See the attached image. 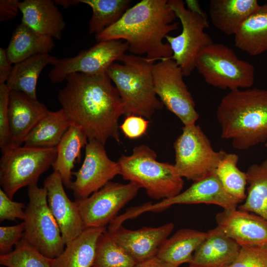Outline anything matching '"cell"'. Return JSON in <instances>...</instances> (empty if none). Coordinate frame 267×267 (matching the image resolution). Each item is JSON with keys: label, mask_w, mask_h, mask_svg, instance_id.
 I'll return each instance as SVG.
<instances>
[{"label": "cell", "mask_w": 267, "mask_h": 267, "mask_svg": "<svg viewBox=\"0 0 267 267\" xmlns=\"http://www.w3.org/2000/svg\"><path fill=\"white\" fill-rule=\"evenodd\" d=\"M88 141L82 166L78 171L72 172L75 179L70 189L76 201L89 197L120 175L117 161L108 157L105 145L95 140Z\"/></svg>", "instance_id": "14"}, {"label": "cell", "mask_w": 267, "mask_h": 267, "mask_svg": "<svg viewBox=\"0 0 267 267\" xmlns=\"http://www.w3.org/2000/svg\"><path fill=\"white\" fill-rule=\"evenodd\" d=\"M49 111L44 104L26 94L11 90L8 100L9 147L7 149L22 146L24 139Z\"/></svg>", "instance_id": "19"}, {"label": "cell", "mask_w": 267, "mask_h": 267, "mask_svg": "<svg viewBox=\"0 0 267 267\" xmlns=\"http://www.w3.org/2000/svg\"><path fill=\"white\" fill-rule=\"evenodd\" d=\"M126 117L119 128L126 137L136 139L145 134L149 121L137 115H132Z\"/></svg>", "instance_id": "39"}, {"label": "cell", "mask_w": 267, "mask_h": 267, "mask_svg": "<svg viewBox=\"0 0 267 267\" xmlns=\"http://www.w3.org/2000/svg\"><path fill=\"white\" fill-rule=\"evenodd\" d=\"M175 227L169 222L156 227H144L137 230L127 229L120 225L107 232L137 263L156 257L165 241Z\"/></svg>", "instance_id": "18"}, {"label": "cell", "mask_w": 267, "mask_h": 267, "mask_svg": "<svg viewBox=\"0 0 267 267\" xmlns=\"http://www.w3.org/2000/svg\"><path fill=\"white\" fill-rule=\"evenodd\" d=\"M128 49V44L122 40L97 42L91 47L81 50L75 56L59 59L49 72L48 77L52 83L56 84L75 73L87 75L105 73L114 61L120 60Z\"/></svg>", "instance_id": "13"}, {"label": "cell", "mask_w": 267, "mask_h": 267, "mask_svg": "<svg viewBox=\"0 0 267 267\" xmlns=\"http://www.w3.org/2000/svg\"><path fill=\"white\" fill-rule=\"evenodd\" d=\"M207 234V232L195 229H180L165 241L156 257L178 267L183 263L189 264L194 252Z\"/></svg>", "instance_id": "28"}, {"label": "cell", "mask_w": 267, "mask_h": 267, "mask_svg": "<svg viewBox=\"0 0 267 267\" xmlns=\"http://www.w3.org/2000/svg\"><path fill=\"white\" fill-rule=\"evenodd\" d=\"M54 46L52 38L21 22L13 30L6 50L9 61L15 64L34 55L49 53Z\"/></svg>", "instance_id": "23"}, {"label": "cell", "mask_w": 267, "mask_h": 267, "mask_svg": "<svg viewBox=\"0 0 267 267\" xmlns=\"http://www.w3.org/2000/svg\"><path fill=\"white\" fill-rule=\"evenodd\" d=\"M1 153L0 184L5 193L13 199L21 188L37 184L40 176L54 163L57 149L23 145Z\"/></svg>", "instance_id": "9"}, {"label": "cell", "mask_w": 267, "mask_h": 267, "mask_svg": "<svg viewBox=\"0 0 267 267\" xmlns=\"http://www.w3.org/2000/svg\"><path fill=\"white\" fill-rule=\"evenodd\" d=\"M152 75L155 91L163 105L184 126L195 124L199 115L184 76L175 61L169 57L155 63Z\"/></svg>", "instance_id": "11"}, {"label": "cell", "mask_w": 267, "mask_h": 267, "mask_svg": "<svg viewBox=\"0 0 267 267\" xmlns=\"http://www.w3.org/2000/svg\"><path fill=\"white\" fill-rule=\"evenodd\" d=\"M175 167L182 178L193 182L215 172L226 152L215 150L198 125L184 126L174 143Z\"/></svg>", "instance_id": "10"}, {"label": "cell", "mask_w": 267, "mask_h": 267, "mask_svg": "<svg viewBox=\"0 0 267 267\" xmlns=\"http://www.w3.org/2000/svg\"><path fill=\"white\" fill-rule=\"evenodd\" d=\"M246 173L248 184L246 197L238 209L267 220V159L250 165Z\"/></svg>", "instance_id": "30"}, {"label": "cell", "mask_w": 267, "mask_h": 267, "mask_svg": "<svg viewBox=\"0 0 267 267\" xmlns=\"http://www.w3.org/2000/svg\"><path fill=\"white\" fill-rule=\"evenodd\" d=\"M52 260L28 245L23 238L13 251L0 256V264L7 267H51Z\"/></svg>", "instance_id": "34"}, {"label": "cell", "mask_w": 267, "mask_h": 267, "mask_svg": "<svg viewBox=\"0 0 267 267\" xmlns=\"http://www.w3.org/2000/svg\"><path fill=\"white\" fill-rule=\"evenodd\" d=\"M19 0H0V21H8L14 18L20 11Z\"/></svg>", "instance_id": "40"}, {"label": "cell", "mask_w": 267, "mask_h": 267, "mask_svg": "<svg viewBox=\"0 0 267 267\" xmlns=\"http://www.w3.org/2000/svg\"><path fill=\"white\" fill-rule=\"evenodd\" d=\"M105 230V227L85 228L52 259L51 267H92L98 239Z\"/></svg>", "instance_id": "24"}, {"label": "cell", "mask_w": 267, "mask_h": 267, "mask_svg": "<svg viewBox=\"0 0 267 267\" xmlns=\"http://www.w3.org/2000/svg\"><path fill=\"white\" fill-rule=\"evenodd\" d=\"M134 267H178L165 262L156 257L147 261L137 263Z\"/></svg>", "instance_id": "42"}, {"label": "cell", "mask_w": 267, "mask_h": 267, "mask_svg": "<svg viewBox=\"0 0 267 267\" xmlns=\"http://www.w3.org/2000/svg\"><path fill=\"white\" fill-rule=\"evenodd\" d=\"M26 206L21 202L14 201L0 189V221H16L23 220Z\"/></svg>", "instance_id": "38"}, {"label": "cell", "mask_w": 267, "mask_h": 267, "mask_svg": "<svg viewBox=\"0 0 267 267\" xmlns=\"http://www.w3.org/2000/svg\"><path fill=\"white\" fill-rule=\"evenodd\" d=\"M136 262L111 237L107 230L99 237L92 267H134Z\"/></svg>", "instance_id": "33"}, {"label": "cell", "mask_w": 267, "mask_h": 267, "mask_svg": "<svg viewBox=\"0 0 267 267\" xmlns=\"http://www.w3.org/2000/svg\"><path fill=\"white\" fill-rule=\"evenodd\" d=\"M28 196L22 238L45 257L54 259L62 253L66 245L58 223L48 207L47 191L44 187L33 184L28 186Z\"/></svg>", "instance_id": "8"}, {"label": "cell", "mask_w": 267, "mask_h": 267, "mask_svg": "<svg viewBox=\"0 0 267 267\" xmlns=\"http://www.w3.org/2000/svg\"><path fill=\"white\" fill-rule=\"evenodd\" d=\"M265 147L266 148H267V141L266 142V143H265Z\"/></svg>", "instance_id": "45"}, {"label": "cell", "mask_w": 267, "mask_h": 267, "mask_svg": "<svg viewBox=\"0 0 267 267\" xmlns=\"http://www.w3.org/2000/svg\"><path fill=\"white\" fill-rule=\"evenodd\" d=\"M84 132L79 126L71 124L56 147L57 156L52 167L57 172L64 185L70 189L72 182V170L81 160V151L88 142Z\"/></svg>", "instance_id": "25"}, {"label": "cell", "mask_w": 267, "mask_h": 267, "mask_svg": "<svg viewBox=\"0 0 267 267\" xmlns=\"http://www.w3.org/2000/svg\"><path fill=\"white\" fill-rule=\"evenodd\" d=\"M117 162L123 179L143 188L151 198L168 199L182 192L183 179L174 165L158 161L156 152L146 145L134 147L131 155H122Z\"/></svg>", "instance_id": "5"}, {"label": "cell", "mask_w": 267, "mask_h": 267, "mask_svg": "<svg viewBox=\"0 0 267 267\" xmlns=\"http://www.w3.org/2000/svg\"><path fill=\"white\" fill-rule=\"evenodd\" d=\"M79 2L92 9L89 32L95 35L119 21L131 7V3L130 0H79Z\"/></svg>", "instance_id": "31"}, {"label": "cell", "mask_w": 267, "mask_h": 267, "mask_svg": "<svg viewBox=\"0 0 267 267\" xmlns=\"http://www.w3.org/2000/svg\"><path fill=\"white\" fill-rule=\"evenodd\" d=\"M54 1L55 4L61 5L66 9L80 3L79 0H56Z\"/></svg>", "instance_id": "43"}, {"label": "cell", "mask_w": 267, "mask_h": 267, "mask_svg": "<svg viewBox=\"0 0 267 267\" xmlns=\"http://www.w3.org/2000/svg\"><path fill=\"white\" fill-rule=\"evenodd\" d=\"M235 46L252 56L267 51V3L260 5L234 35Z\"/></svg>", "instance_id": "26"}, {"label": "cell", "mask_w": 267, "mask_h": 267, "mask_svg": "<svg viewBox=\"0 0 267 267\" xmlns=\"http://www.w3.org/2000/svg\"><path fill=\"white\" fill-rule=\"evenodd\" d=\"M221 137L235 149L245 150L267 141V90L257 88L230 91L216 111Z\"/></svg>", "instance_id": "3"}, {"label": "cell", "mask_w": 267, "mask_h": 267, "mask_svg": "<svg viewBox=\"0 0 267 267\" xmlns=\"http://www.w3.org/2000/svg\"><path fill=\"white\" fill-rule=\"evenodd\" d=\"M238 160V155L226 152L215 173L226 192L240 203L246 197L247 182L246 172L237 167Z\"/></svg>", "instance_id": "32"}, {"label": "cell", "mask_w": 267, "mask_h": 267, "mask_svg": "<svg viewBox=\"0 0 267 267\" xmlns=\"http://www.w3.org/2000/svg\"><path fill=\"white\" fill-rule=\"evenodd\" d=\"M21 22L37 32L60 40L66 26L54 0H24L19 3Z\"/></svg>", "instance_id": "20"}, {"label": "cell", "mask_w": 267, "mask_h": 267, "mask_svg": "<svg viewBox=\"0 0 267 267\" xmlns=\"http://www.w3.org/2000/svg\"><path fill=\"white\" fill-rule=\"evenodd\" d=\"M10 90L6 84H0V147L1 152L9 147L8 100Z\"/></svg>", "instance_id": "36"}, {"label": "cell", "mask_w": 267, "mask_h": 267, "mask_svg": "<svg viewBox=\"0 0 267 267\" xmlns=\"http://www.w3.org/2000/svg\"><path fill=\"white\" fill-rule=\"evenodd\" d=\"M207 232V237L194 252L189 265L224 267L231 264L241 246L217 226Z\"/></svg>", "instance_id": "21"}, {"label": "cell", "mask_w": 267, "mask_h": 267, "mask_svg": "<svg viewBox=\"0 0 267 267\" xmlns=\"http://www.w3.org/2000/svg\"><path fill=\"white\" fill-rule=\"evenodd\" d=\"M260 5L256 0H211L209 16L215 28L226 35H234Z\"/></svg>", "instance_id": "22"}, {"label": "cell", "mask_w": 267, "mask_h": 267, "mask_svg": "<svg viewBox=\"0 0 267 267\" xmlns=\"http://www.w3.org/2000/svg\"><path fill=\"white\" fill-rule=\"evenodd\" d=\"M48 207L59 226L65 245H68L85 229L77 202L67 195L59 174L54 171L44 180Z\"/></svg>", "instance_id": "16"}, {"label": "cell", "mask_w": 267, "mask_h": 267, "mask_svg": "<svg viewBox=\"0 0 267 267\" xmlns=\"http://www.w3.org/2000/svg\"><path fill=\"white\" fill-rule=\"evenodd\" d=\"M239 202L227 193L215 172L200 180L177 195L151 204L133 208L129 211L131 218L145 212H159L178 204H208L219 206L223 210L236 209Z\"/></svg>", "instance_id": "15"}, {"label": "cell", "mask_w": 267, "mask_h": 267, "mask_svg": "<svg viewBox=\"0 0 267 267\" xmlns=\"http://www.w3.org/2000/svg\"><path fill=\"white\" fill-rule=\"evenodd\" d=\"M224 267H267V247H241L235 260Z\"/></svg>", "instance_id": "35"}, {"label": "cell", "mask_w": 267, "mask_h": 267, "mask_svg": "<svg viewBox=\"0 0 267 267\" xmlns=\"http://www.w3.org/2000/svg\"><path fill=\"white\" fill-rule=\"evenodd\" d=\"M140 187L110 181L89 197L77 202L84 228L105 227L119 212L137 194Z\"/></svg>", "instance_id": "12"}, {"label": "cell", "mask_w": 267, "mask_h": 267, "mask_svg": "<svg viewBox=\"0 0 267 267\" xmlns=\"http://www.w3.org/2000/svg\"><path fill=\"white\" fill-rule=\"evenodd\" d=\"M123 64L113 63L106 73L114 84L123 104V115L150 119L163 108L154 90L152 67L155 61L146 57L124 54Z\"/></svg>", "instance_id": "4"}, {"label": "cell", "mask_w": 267, "mask_h": 267, "mask_svg": "<svg viewBox=\"0 0 267 267\" xmlns=\"http://www.w3.org/2000/svg\"><path fill=\"white\" fill-rule=\"evenodd\" d=\"M66 80L58 99L71 124L80 127L88 140L104 145L110 138L120 142L118 120L123 115V104L107 74L75 73Z\"/></svg>", "instance_id": "1"}, {"label": "cell", "mask_w": 267, "mask_h": 267, "mask_svg": "<svg viewBox=\"0 0 267 267\" xmlns=\"http://www.w3.org/2000/svg\"><path fill=\"white\" fill-rule=\"evenodd\" d=\"M218 226L241 247H267V220L255 214L234 209L216 216Z\"/></svg>", "instance_id": "17"}, {"label": "cell", "mask_w": 267, "mask_h": 267, "mask_svg": "<svg viewBox=\"0 0 267 267\" xmlns=\"http://www.w3.org/2000/svg\"><path fill=\"white\" fill-rule=\"evenodd\" d=\"M177 16L168 0H142L131 7L116 23L96 34L97 42L124 40L131 54L155 61L171 57L172 50L164 39L178 29Z\"/></svg>", "instance_id": "2"}, {"label": "cell", "mask_w": 267, "mask_h": 267, "mask_svg": "<svg viewBox=\"0 0 267 267\" xmlns=\"http://www.w3.org/2000/svg\"><path fill=\"white\" fill-rule=\"evenodd\" d=\"M25 230L24 222L11 226L0 227V254H8L12 251L14 245L22 239Z\"/></svg>", "instance_id": "37"}, {"label": "cell", "mask_w": 267, "mask_h": 267, "mask_svg": "<svg viewBox=\"0 0 267 267\" xmlns=\"http://www.w3.org/2000/svg\"><path fill=\"white\" fill-rule=\"evenodd\" d=\"M187 7L181 0H168L182 26L181 32L174 37L167 35L165 39L173 54L171 58L181 69L184 76L195 69L197 57L205 47L214 43L205 32L209 26L207 15L196 0H186Z\"/></svg>", "instance_id": "6"}, {"label": "cell", "mask_w": 267, "mask_h": 267, "mask_svg": "<svg viewBox=\"0 0 267 267\" xmlns=\"http://www.w3.org/2000/svg\"><path fill=\"white\" fill-rule=\"evenodd\" d=\"M13 66L9 61L6 48L0 47V84H5L8 80Z\"/></svg>", "instance_id": "41"}, {"label": "cell", "mask_w": 267, "mask_h": 267, "mask_svg": "<svg viewBox=\"0 0 267 267\" xmlns=\"http://www.w3.org/2000/svg\"><path fill=\"white\" fill-rule=\"evenodd\" d=\"M195 69L209 85L230 91L252 88L255 68L239 59L234 50L222 44L213 43L198 54Z\"/></svg>", "instance_id": "7"}, {"label": "cell", "mask_w": 267, "mask_h": 267, "mask_svg": "<svg viewBox=\"0 0 267 267\" xmlns=\"http://www.w3.org/2000/svg\"><path fill=\"white\" fill-rule=\"evenodd\" d=\"M59 58L49 53L31 56L14 64L12 73L5 83L8 89L22 92L31 98L38 99L37 85L40 74L48 65H55Z\"/></svg>", "instance_id": "27"}, {"label": "cell", "mask_w": 267, "mask_h": 267, "mask_svg": "<svg viewBox=\"0 0 267 267\" xmlns=\"http://www.w3.org/2000/svg\"><path fill=\"white\" fill-rule=\"evenodd\" d=\"M199 267V266H191V265H189L188 267Z\"/></svg>", "instance_id": "44"}, {"label": "cell", "mask_w": 267, "mask_h": 267, "mask_svg": "<svg viewBox=\"0 0 267 267\" xmlns=\"http://www.w3.org/2000/svg\"><path fill=\"white\" fill-rule=\"evenodd\" d=\"M71 124L62 108L56 111H49L27 135L24 145L42 148L56 147Z\"/></svg>", "instance_id": "29"}]
</instances>
